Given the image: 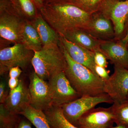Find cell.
<instances>
[{
	"label": "cell",
	"mask_w": 128,
	"mask_h": 128,
	"mask_svg": "<svg viewBox=\"0 0 128 128\" xmlns=\"http://www.w3.org/2000/svg\"><path fill=\"white\" fill-rule=\"evenodd\" d=\"M38 11L60 35L70 29L86 30L92 14L65 2L44 4Z\"/></svg>",
	"instance_id": "cell-1"
},
{
	"label": "cell",
	"mask_w": 128,
	"mask_h": 128,
	"mask_svg": "<svg viewBox=\"0 0 128 128\" xmlns=\"http://www.w3.org/2000/svg\"><path fill=\"white\" fill-rule=\"evenodd\" d=\"M60 45L66 62L64 72L72 86L80 96H94L105 94L104 80L87 67L73 60L60 41Z\"/></svg>",
	"instance_id": "cell-2"
},
{
	"label": "cell",
	"mask_w": 128,
	"mask_h": 128,
	"mask_svg": "<svg viewBox=\"0 0 128 128\" xmlns=\"http://www.w3.org/2000/svg\"><path fill=\"white\" fill-rule=\"evenodd\" d=\"M32 64L36 74L46 81L64 72L66 67V60L60 43L43 46L41 50L34 52Z\"/></svg>",
	"instance_id": "cell-3"
},
{
	"label": "cell",
	"mask_w": 128,
	"mask_h": 128,
	"mask_svg": "<svg viewBox=\"0 0 128 128\" xmlns=\"http://www.w3.org/2000/svg\"><path fill=\"white\" fill-rule=\"evenodd\" d=\"M25 20L18 15L12 0L0 5V36L15 44L21 43Z\"/></svg>",
	"instance_id": "cell-4"
},
{
	"label": "cell",
	"mask_w": 128,
	"mask_h": 128,
	"mask_svg": "<svg viewBox=\"0 0 128 128\" xmlns=\"http://www.w3.org/2000/svg\"><path fill=\"white\" fill-rule=\"evenodd\" d=\"M113 104V101L107 94L97 96H82L75 100L60 106L66 118L73 125L77 126L82 116L101 103Z\"/></svg>",
	"instance_id": "cell-5"
},
{
	"label": "cell",
	"mask_w": 128,
	"mask_h": 128,
	"mask_svg": "<svg viewBox=\"0 0 128 128\" xmlns=\"http://www.w3.org/2000/svg\"><path fill=\"white\" fill-rule=\"evenodd\" d=\"M34 52L26 48L21 43L0 50V74L3 75L12 67L18 66L22 70L32 64Z\"/></svg>",
	"instance_id": "cell-6"
},
{
	"label": "cell",
	"mask_w": 128,
	"mask_h": 128,
	"mask_svg": "<svg viewBox=\"0 0 128 128\" xmlns=\"http://www.w3.org/2000/svg\"><path fill=\"white\" fill-rule=\"evenodd\" d=\"M112 22L115 38L123 33L128 17V0H102L97 11Z\"/></svg>",
	"instance_id": "cell-7"
},
{
	"label": "cell",
	"mask_w": 128,
	"mask_h": 128,
	"mask_svg": "<svg viewBox=\"0 0 128 128\" xmlns=\"http://www.w3.org/2000/svg\"><path fill=\"white\" fill-rule=\"evenodd\" d=\"M48 82L52 106L60 107L81 97L72 86L64 72L54 76Z\"/></svg>",
	"instance_id": "cell-8"
},
{
	"label": "cell",
	"mask_w": 128,
	"mask_h": 128,
	"mask_svg": "<svg viewBox=\"0 0 128 128\" xmlns=\"http://www.w3.org/2000/svg\"><path fill=\"white\" fill-rule=\"evenodd\" d=\"M104 92L114 102L127 99L128 94V69L118 64H114V72L104 81Z\"/></svg>",
	"instance_id": "cell-9"
},
{
	"label": "cell",
	"mask_w": 128,
	"mask_h": 128,
	"mask_svg": "<svg viewBox=\"0 0 128 128\" xmlns=\"http://www.w3.org/2000/svg\"><path fill=\"white\" fill-rule=\"evenodd\" d=\"M28 86L30 105L44 112L52 106V99L48 82L40 78L35 72L30 75Z\"/></svg>",
	"instance_id": "cell-10"
},
{
	"label": "cell",
	"mask_w": 128,
	"mask_h": 128,
	"mask_svg": "<svg viewBox=\"0 0 128 128\" xmlns=\"http://www.w3.org/2000/svg\"><path fill=\"white\" fill-rule=\"evenodd\" d=\"M114 123L111 107L94 108L79 118L77 127L80 128H110Z\"/></svg>",
	"instance_id": "cell-11"
},
{
	"label": "cell",
	"mask_w": 128,
	"mask_h": 128,
	"mask_svg": "<svg viewBox=\"0 0 128 128\" xmlns=\"http://www.w3.org/2000/svg\"><path fill=\"white\" fill-rule=\"evenodd\" d=\"M10 112L20 114L30 105V97L28 88L23 80H20L16 88L10 90L9 94L2 104Z\"/></svg>",
	"instance_id": "cell-12"
},
{
	"label": "cell",
	"mask_w": 128,
	"mask_h": 128,
	"mask_svg": "<svg viewBox=\"0 0 128 128\" xmlns=\"http://www.w3.org/2000/svg\"><path fill=\"white\" fill-rule=\"evenodd\" d=\"M85 30L100 40H112L114 38H115L112 22L98 12L92 14L91 18Z\"/></svg>",
	"instance_id": "cell-13"
},
{
	"label": "cell",
	"mask_w": 128,
	"mask_h": 128,
	"mask_svg": "<svg viewBox=\"0 0 128 128\" xmlns=\"http://www.w3.org/2000/svg\"><path fill=\"white\" fill-rule=\"evenodd\" d=\"M100 48L112 64L128 68V49L126 44L121 41L101 40Z\"/></svg>",
	"instance_id": "cell-14"
},
{
	"label": "cell",
	"mask_w": 128,
	"mask_h": 128,
	"mask_svg": "<svg viewBox=\"0 0 128 128\" xmlns=\"http://www.w3.org/2000/svg\"><path fill=\"white\" fill-rule=\"evenodd\" d=\"M60 43L73 60L87 67L96 75L95 70L96 64L94 52L72 42L60 35Z\"/></svg>",
	"instance_id": "cell-15"
},
{
	"label": "cell",
	"mask_w": 128,
	"mask_h": 128,
	"mask_svg": "<svg viewBox=\"0 0 128 128\" xmlns=\"http://www.w3.org/2000/svg\"><path fill=\"white\" fill-rule=\"evenodd\" d=\"M60 36L64 37L72 42L94 52L96 51L100 52V44L101 40L96 38L84 29H70Z\"/></svg>",
	"instance_id": "cell-16"
},
{
	"label": "cell",
	"mask_w": 128,
	"mask_h": 128,
	"mask_svg": "<svg viewBox=\"0 0 128 128\" xmlns=\"http://www.w3.org/2000/svg\"><path fill=\"white\" fill-rule=\"evenodd\" d=\"M30 22L39 34L43 46L59 43V34L50 26L40 12Z\"/></svg>",
	"instance_id": "cell-17"
},
{
	"label": "cell",
	"mask_w": 128,
	"mask_h": 128,
	"mask_svg": "<svg viewBox=\"0 0 128 128\" xmlns=\"http://www.w3.org/2000/svg\"><path fill=\"white\" fill-rule=\"evenodd\" d=\"M21 43L34 52L41 50L43 47L39 34L30 21L25 20Z\"/></svg>",
	"instance_id": "cell-18"
},
{
	"label": "cell",
	"mask_w": 128,
	"mask_h": 128,
	"mask_svg": "<svg viewBox=\"0 0 128 128\" xmlns=\"http://www.w3.org/2000/svg\"><path fill=\"white\" fill-rule=\"evenodd\" d=\"M44 112L52 128H80L73 125L66 118L60 107L52 106Z\"/></svg>",
	"instance_id": "cell-19"
},
{
	"label": "cell",
	"mask_w": 128,
	"mask_h": 128,
	"mask_svg": "<svg viewBox=\"0 0 128 128\" xmlns=\"http://www.w3.org/2000/svg\"><path fill=\"white\" fill-rule=\"evenodd\" d=\"M20 114L27 118L36 128H52L44 112L29 105Z\"/></svg>",
	"instance_id": "cell-20"
},
{
	"label": "cell",
	"mask_w": 128,
	"mask_h": 128,
	"mask_svg": "<svg viewBox=\"0 0 128 128\" xmlns=\"http://www.w3.org/2000/svg\"><path fill=\"white\" fill-rule=\"evenodd\" d=\"M13 6L22 18L31 21L39 12L31 0H12Z\"/></svg>",
	"instance_id": "cell-21"
},
{
	"label": "cell",
	"mask_w": 128,
	"mask_h": 128,
	"mask_svg": "<svg viewBox=\"0 0 128 128\" xmlns=\"http://www.w3.org/2000/svg\"><path fill=\"white\" fill-rule=\"evenodd\" d=\"M111 107L116 125L128 127V100L114 102Z\"/></svg>",
	"instance_id": "cell-22"
},
{
	"label": "cell",
	"mask_w": 128,
	"mask_h": 128,
	"mask_svg": "<svg viewBox=\"0 0 128 128\" xmlns=\"http://www.w3.org/2000/svg\"><path fill=\"white\" fill-rule=\"evenodd\" d=\"M19 114L10 112L0 104V128H16L22 118Z\"/></svg>",
	"instance_id": "cell-23"
},
{
	"label": "cell",
	"mask_w": 128,
	"mask_h": 128,
	"mask_svg": "<svg viewBox=\"0 0 128 128\" xmlns=\"http://www.w3.org/2000/svg\"><path fill=\"white\" fill-rule=\"evenodd\" d=\"M102 1V0H64L60 2L73 5L92 14L97 11Z\"/></svg>",
	"instance_id": "cell-24"
},
{
	"label": "cell",
	"mask_w": 128,
	"mask_h": 128,
	"mask_svg": "<svg viewBox=\"0 0 128 128\" xmlns=\"http://www.w3.org/2000/svg\"><path fill=\"white\" fill-rule=\"evenodd\" d=\"M106 57L102 53L99 51L95 52L94 60L96 65L102 66L104 68H107L108 62Z\"/></svg>",
	"instance_id": "cell-25"
},
{
	"label": "cell",
	"mask_w": 128,
	"mask_h": 128,
	"mask_svg": "<svg viewBox=\"0 0 128 128\" xmlns=\"http://www.w3.org/2000/svg\"><path fill=\"white\" fill-rule=\"evenodd\" d=\"M95 70L97 75L104 80H106L110 77L109 75L110 71L107 70L104 67L96 65Z\"/></svg>",
	"instance_id": "cell-26"
},
{
	"label": "cell",
	"mask_w": 128,
	"mask_h": 128,
	"mask_svg": "<svg viewBox=\"0 0 128 128\" xmlns=\"http://www.w3.org/2000/svg\"><path fill=\"white\" fill-rule=\"evenodd\" d=\"M7 91L6 84L4 81H2L0 83V103L3 104L9 94Z\"/></svg>",
	"instance_id": "cell-27"
},
{
	"label": "cell",
	"mask_w": 128,
	"mask_h": 128,
	"mask_svg": "<svg viewBox=\"0 0 128 128\" xmlns=\"http://www.w3.org/2000/svg\"><path fill=\"white\" fill-rule=\"evenodd\" d=\"M22 72V69L19 66L12 67L9 72V78H18Z\"/></svg>",
	"instance_id": "cell-28"
},
{
	"label": "cell",
	"mask_w": 128,
	"mask_h": 128,
	"mask_svg": "<svg viewBox=\"0 0 128 128\" xmlns=\"http://www.w3.org/2000/svg\"><path fill=\"white\" fill-rule=\"evenodd\" d=\"M32 123L25 118H21L20 122L16 128H32Z\"/></svg>",
	"instance_id": "cell-29"
},
{
	"label": "cell",
	"mask_w": 128,
	"mask_h": 128,
	"mask_svg": "<svg viewBox=\"0 0 128 128\" xmlns=\"http://www.w3.org/2000/svg\"><path fill=\"white\" fill-rule=\"evenodd\" d=\"M20 80L18 78H9L8 82V86L10 90L16 88L19 84Z\"/></svg>",
	"instance_id": "cell-30"
},
{
	"label": "cell",
	"mask_w": 128,
	"mask_h": 128,
	"mask_svg": "<svg viewBox=\"0 0 128 128\" xmlns=\"http://www.w3.org/2000/svg\"><path fill=\"white\" fill-rule=\"evenodd\" d=\"M31 0L34 3L38 11L44 5L42 0Z\"/></svg>",
	"instance_id": "cell-31"
},
{
	"label": "cell",
	"mask_w": 128,
	"mask_h": 128,
	"mask_svg": "<svg viewBox=\"0 0 128 128\" xmlns=\"http://www.w3.org/2000/svg\"><path fill=\"white\" fill-rule=\"evenodd\" d=\"M44 4H55L60 3L63 2L64 0H42Z\"/></svg>",
	"instance_id": "cell-32"
},
{
	"label": "cell",
	"mask_w": 128,
	"mask_h": 128,
	"mask_svg": "<svg viewBox=\"0 0 128 128\" xmlns=\"http://www.w3.org/2000/svg\"><path fill=\"white\" fill-rule=\"evenodd\" d=\"M128 41V34H126V36H125L124 38H123L122 39V40L121 41L123 43L125 44H127V42Z\"/></svg>",
	"instance_id": "cell-33"
},
{
	"label": "cell",
	"mask_w": 128,
	"mask_h": 128,
	"mask_svg": "<svg viewBox=\"0 0 128 128\" xmlns=\"http://www.w3.org/2000/svg\"><path fill=\"white\" fill-rule=\"evenodd\" d=\"M128 128V127H124V126H115V127H112V128Z\"/></svg>",
	"instance_id": "cell-34"
},
{
	"label": "cell",
	"mask_w": 128,
	"mask_h": 128,
	"mask_svg": "<svg viewBox=\"0 0 128 128\" xmlns=\"http://www.w3.org/2000/svg\"><path fill=\"white\" fill-rule=\"evenodd\" d=\"M126 47H127V48H128V42H127V44H126Z\"/></svg>",
	"instance_id": "cell-35"
},
{
	"label": "cell",
	"mask_w": 128,
	"mask_h": 128,
	"mask_svg": "<svg viewBox=\"0 0 128 128\" xmlns=\"http://www.w3.org/2000/svg\"><path fill=\"white\" fill-rule=\"evenodd\" d=\"M127 100H128V96H127Z\"/></svg>",
	"instance_id": "cell-36"
},
{
	"label": "cell",
	"mask_w": 128,
	"mask_h": 128,
	"mask_svg": "<svg viewBox=\"0 0 128 128\" xmlns=\"http://www.w3.org/2000/svg\"></svg>",
	"instance_id": "cell-37"
},
{
	"label": "cell",
	"mask_w": 128,
	"mask_h": 128,
	"mask_svg": "<svg viewBox=\"0 0 128 128\" xmlns=\"http://www.w3.org/2000/svg\"></svg>",
	"instance_id": "cell-38"
}]
</instances>
